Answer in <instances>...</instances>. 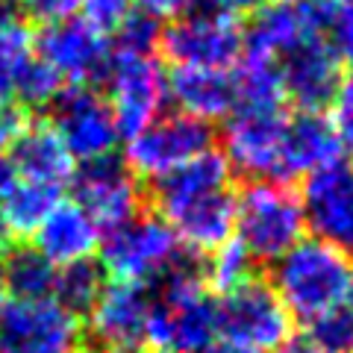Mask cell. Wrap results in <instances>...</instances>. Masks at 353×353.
Here are the masks:
<instances>
[{"label":"cell","mask_w":353,"mask_h":353,"mask_svg":"<svg viewBox=\"0 0 353 353\" xmlns=\"http://www.w3.org/2000/svg\"><path fill=\"white\" fill-rule=\"evenodd\" d=\"M6 292L18 301H39L53 294L57 265H50L32 245H9L0 256Z\"/></svg>","instance_id":"cell-24"},{"label":"cell","mask_w":353,"mask_h":353,"mask_svg":"<svg viewBox=\"0 0 353 353\" xmlns=\"http://www.w3.org/2000/svg\"><path fill=\"white\" fill-rule=\"evenodd\" d=\"M330 109H333L330 118H333V124L339 127L341 139H345L347 148H350L353 145V77L341 83L336 101H333V106H330Z\"/></svg>","instance_id":"cell-35"},{"label":"cell","mask_w":353,"mask_h":353,"mask_svg":"<svg viewBox=\"0 0 353 353\" xmlns=\"http://www.w3.org/2000/svg\"><path fill=\"white\" fill-rule=\"evenodd\" d=\"M221 341L268 353L292 339V315L265 277L250 274L215 301Z\"/></svg>","instance_id":"cell-4"},{"label":"cell","mask_w":353,"mask_h":353,"mask_svg":"<svg viewBox=\"0 0 353 353\" xmlns=\"http://www.w3.org/2000/svg\"><path fill=\"white\" fill-rule=\"evenodd\" d=\"M221 189H233V171H230L224 153L209 148L203 153H197L185 165H180V168L153 180L150 203L157 209V215H165L168 209L180 206L185 201H194V197L212 194Z\"/></svg>","instance_id":"cell-20"},{"label":"cell","mask_w":353,"mask_h":353,"mask_svg":"<svg viewBox=\"0 0 353 353\" xmlns=\"http://www.w3.org/2000/svg\"><path fill=\"white\" fill-rule=\"evenodd\" d=\"M80 12H83L80 18H85L92 27L112 36L132 12V0H83Z\"/></svg>","instance_id":"cell-32"},{"label":"cell","mask_w":353,"mask_h":353,"mask_svg":"<svg viewBox=\"0 0 353 353\" xmlns=\"http://www.w3.org/2000/svg\"><path fill=\"white\" fill-rule=\"evenodd\" d=\"M12 233H9V227H6V221H3V215H0V256H3V250L12 245Z\"/></svg>","instance_id":"cell-42"},{"label":"cell","mask_w":353,"mask_h":353,"mask_svg":"<svg viewBox=\"0 0 353 353\" xmlns=\"http://www.w3.org/2000/svg\"><path fill=\"white\" fill-rule=\"evenodd\" d=\"M141 180L115 153L103 159L80 162L71 176L74 203H80L94 224L109 230L141 212Z\"/></svg>","instance_id":"cell-13"},{"label":"cell","mask_w":353,"mask_h":353,"mask_svg":"<svg viewBox=\"0 0 353 353\" xmlns=\"http://www.w3.org/2000/svg\"><path fill=\"white\" fill-rule=\"evenodd\" d=\"M345 150L347 141L341 139L339 127L327 112H297L285 124V180L309 176L315 171L330 168V165L345 162Z\"/></svg>","instance_id":"cell-17"},{"label":"cell","mask_w":353,"mask_h":353,"mask_svg":"<svg viewBox=\"0 0 353 353\" xmlns=\"http://www.w3.org/2000/svg\"><path fill=\"white\" fill-rule=\"evenodd\" d=\"M3 297H6V285H3V268H0V306H3Z\"/></svg>","instance_id":"cell-44"},{"label":"cell","mask_w":353,"mask_h":353,"mask_svg":"<svg viewBox=\"0 0 353 353\" xmlns=\"http://www.w3.org/2000/svg\"><path fill=\"white\" fill-rule=\"evenodd\" d=\"M48 112V124L59 132L62 145L68 148L77 165L112 157L118 141L124 139L112 106L92 85H65Z\"/></svg>","instance_id":"cell-10"},{"label":"cell","mask_w":353,"mask_h":353,"mask_svg":"<svg viewBox=\"0 0 353 353\" xmlns=\"http://www.w3.org/2000/svg\"><path fill=\"white\" fill-rule=\"evenodd\" d=\"M36 57L57 71V77L68 85H88L103 80V71L112 59L109 36L92 27L85 18L74 15L48 24L36 36Z\"/></svg>","instance_id":"cell-11"},{"label":"cell","mask_w":353,"mask_h":353,"mask_svg":"<svg viewBox=\"0 0 353 353\" xmlns=\"http://www.w3.org/2000/svg\"><path fill=\"white\" fill-rule=\"evenodd\" d=\"M159 50L174 68L230 71L245 53V27L233 15L194 6L162 27Z\"/></svg>","instance_id":"cell-5"},{"label":"cell","mask_w":353,"mask_h":353,"mask_svg":"<svg viewBox=\"0 0 353 353\" xmlns=\"http://www.w3.org/2000/svg\"><path fill=\"white\" fill-rule=\"evenodd\" d=\"M285 3H294V0H285Z\"/></svg>","instance_id":"cell-46"},{"label":"cell","mask_w":353,"mask_h":353,"mask_svg":"<svg viewBox=\"0 0 353 353\" xmlns=\"http://www.w3.org/2000/svg\"><path fill=\"white\" fill-rule=\"evenodd\" d=\"M150 353H165V350H150Z\"/></svg>","instance_id":"cell-45"},{"label":"cell","mask_w":353,"mask_h":353,"mask_svg":"<svg viewBox=\"0 0 353 353\" xmlns=\"http://www.w3.org/2000/svg\"><path fill=\"white\" fill-rule=\"evenodd\" d=\"M194 6L197 0H132V9H139V12H145L157 21H174Z\"/></svg>","instance_id":"cell-36"},{"label":"cell","mask_w":353,"mask_h":353,"mask_svg":"<svg viewBox=\"0 0 353 353\" xmlns=\"http://www.w3.org/2000/svg\"><path fill=\"white\" fill-rule=\"evenodd\" d=\"M303 36H309V30L294 3H285V0L268 3L250 15V24L245 27V53L241 57L277 62Z\"/></svg>","instance_id":"cell-22"},{"label":"cell","mask_w":353,"mask_h":353,"mask_svg":"<svg viewBox=\"0 0 353 353\" xmlns=\"http://www.w3.org/2000/svg\"><path fill=\"white\" fill-rule=\"evenodd\" d=\"M83 321L53 297L3 301L0 306V353H80Z\"/></svg>","instance_id":"cell-9"},{"label":"cell","mask_w":353,"mask_h":353,"mask_svg":"<svg viewBox=\"0 0 353 353\" xmlns=\"http://www.w3.org/2000/svg\"><path fill=\"white\" fill-rule=\"evenodd\" d=\"M306 339L324 353H353V303H339L306 321Z\"/></svg>","instance_id":"cell-30"},{"label":"cell","mask_w":353,"mask_h":353,"mask_svg":"<svg viewBox=\"0 0 353 353\" xmlns=\"http://www.w3.org/2000/svg\"><path fill=\"white\" fill-rule=\"evenodd\" d=\"M62 88L65 83L57 77V71L48 68L39 57H32L27 62V68L18 74L9 97H15V106L21 112H48Z\"/></svg>","instance_id":"cell-28"},{"label":"cell","mask_w":353,"mask_h":353,"mask_svg":"<svg viewBox=\"0 0 353 353\" xmlns=\"http://www.w3.org/2000/svg\"><path fill=\"white\" fill-rule=\"evenodd\" d=\"M9 162L21 180H36L62 189L71 183L77 162L48 121H27L9 141Z\"/></svg>","instance_id":"cell-19"},{"label":"cell","mask_w":353,"mask_h":353,"mask_svg":"<svg viewBox=\"0 0 353 353\" xmlns=\"http://www.w3.org/2000/svg\"><path fill=\"white\" fill-rule=\"evenodd\" d=\"M201 265H203V283H206V289L209 292H218V294L230 292L233 285H239L241 280H248L250 274H253V262H250L245 248H241L236 239H230L227 245H221L212 253L201 256Z\"/></svg>","instance_id":"cell-29"},{"label":"cell","mask_w":353,"mask_h":353,"mask_svg":"<svg viewBox=\"0 0 353 353\" xmlns=\"http://www.w3.org/2000/svg\"><path fill=\"white\" fill-rule=\"evenodd\" d=\"M168 97L176 103V112L212 124L236 109L233 71L174 68L168 74Z\"/></svg>","instance_id":"cell-21"},{"label":"cell","mask_w":353,"mask_h":353,"mask_svg":"<svg viewBox=\"0 0 353 353\" xmlns=\"http://www.w3.org/2000/svg\"><path fill=\"white\" fill-rule=\"evenodd\" d=\"M153 294L148 285L127 280H106L94 309L88 312V327L97 345L118 350H139L148 345Z\"/></svg>","instance_id":"cell-15"},{"label":"cell","mask_w":353,"mask_h":353,"mask_svg":"<svg viewBox=\"0 0 353 353\" xmlns=\"http://www.w3.org/2000/svg\"><path fill=\"white\" fill-rule=\"evenodd\" d=\"M203 353H259V350H250V347L233 345V341H215V345H209Z\"/></svg>","instance_id":"cell-41"},{"label":"cell","mask_w":353,"mask_h":353,"mask_svg":"<svg viewBox=\"0 0 353 353\" xmlns=\"http://www.w3.org/2000/svg\"><path fill=\"white\" fill-rule=\"evenodd\" d=\"M174 230L183 248H189L197 256H206L215 248L227 245L236 230V192L221 189L212 194L194 197L180 206L159 215Z\"/></svg>","instance_id":"cell-16"},{"label":"cell","mask_w":353,"mask_h":353,"mask_svg":"<svg viewBox=\"0 0 353 353\" xmlns=\"http://www.w3.org/2000/svg\"><path fill=\"white\" fill-rule=\"evenodd\" d=\"M306 236V212L301 192L277 180H253L236 192V230L239 241L253 265L277 262Z\"/></svg>","instance_id":"cell-2"},{"label":"cell","mask_w":353,"mask_h":353,"mask_svg":"<svg viewBox=\"0 0 353 353\" xmlns=\"http://www.w3.org/2000/svg\"><path fill=\"white\" fill-rule=\"evenodd\" d=\"M101 262L106 277L150 285L180 259L183 245L157 212L132 215L101 233Z\"/></svg>","instance_id":"cell-3"},{"label":"cell","mask_w":353,"mask_h":353,"mask_svg":"<svg viewBox=\"0 0 353 353\" xmlns=\"http://www.w3.org/2000/svg\"><path fill=\"white\" fill-rule=\"evenodd\" d=\"M277 353H324V350H321V347H315L312 341L303 336V339H289Z\"/></svg>","instance_id":"cell-39"},{"label":"cell","mask_w":353,"mask_h":353,"mask_svg":"<svg viewBox=\"0 0 353 353\" xmlns=\"http://www.w3.org/2000/svg\"><path fill=\"white\" fill-rule=\"evenodd\" d=\"M280 83L285 101H292L301 112H324L333 106L345 77L333 44L324 36H303L277 59Z\"/></svg>","instance_id":"cell-12"},{"label":"cell","mask_w":353,"mask_h":353,"mask_svg":"<svg viewBox=\"0 0 353 353\" xmlns=\"http://www.w3.org/2000/svg\"><path fill=\"white\" fill-rule=\"evenodd\" d=\"M80 3L83 0H15L21 18L24 21H39L41 27L80 15Z\"/></svg>","instance_id":"cell-33"},{"label":"cell","mask_w":353,"mask_h":353,"mask_svg":"<svg viewBox=\"0 0 353 353\" xmlns=\"http://www.w3.org/2000/svg\"><path fill=\"white\" fill-rule=\"evenodd\" d=\"M212 127L185 112H162L127 139L124 162L139 180H159L212 148Z\"/></svg>","instance_id":"cell-8"},{"label":"cell","mask_w":353,"mask_h":353,"mask_svg":"<svg viewBox=\"0 0 353 353\" xmlns=\"http://www.w3.org/2000/svg\"><path fill=\"white\" fill-rule=\"evenodd\" d=\"M12 180H15L12 162H9V157H3V150H0V197L6 194V189L12 185Z\"/></svg>","instance_id":"cell-40"},{"label":"cell","mask_w":353,"mask_h":353,"mask_svg":"<svg viewBox=\"0 0 353 353\" xmlns=\"http://www.w3.org/2000/svg\"><path fill=\"white\" fill-rule=\"evenodd\" d=\"M271 289L292 318L312 321L339 303H350L353 259L324 239L303 236L277 262H271Z\"/></svg>","instance_id":"cell-1"},{"label":"cell","mask_w":353,"mask_h":353,"mask_svg":"<svg viewBox=\"0 0 353 353\" xmlns=\"http://www.w3.org/2000/svg\"><path fill=\"white\" fill-rule=\"evenodd\" d=\"M327 41L333 44L336 57L341 62V68H350L353 71V0H341L339 6V15L330 27V36Z\"/></svg>","instance_id":"cell-34"},{"label":"cell","mask_w":353,"mask_h":353,"mask_svg":"<svg viewBox=\"0 0 353 353\" xmlns=\"http://www.w3.org/2000/svg\"><path fill=\"white\" fill-rule=\"evenodd\" d=\"M162 27H165L162 21L139 12V9H132L124 24L112 32V36H115L112 50H118V53H136V57H153V50H159Z\"/></svg>","instance_id":"cell-31"},{"label":"cell","mask_w":353,"mask_h":353,"mask_svg":"<svg viewBox=\"0 0 353 353\" xmlns=\"http://www.w3.org/2000/svg\"><path fill=\"white\" fill-rule=\"evenodd\" d=\"M27 124V115L21 112L15 103H9L0 97V150L9 148V141L18 136V130Z\"/></svg>","instance_id":"cell-37"},{"label":"cell","mask_w":353,"mask_h":353,"mask_svg":"<svg viewBox=\"0 0 353 353\" xmlns=\"http://www.w3.org/2000/svg\"><path fill=\"white\" fill-rule=\"evenodd\" d=\"M236 109H283L285 94L277 62L241 57L233 71Z\"/></svg>","instance_id":"cell-26"},{"label":"cell","mask_w":353,"mask_h":353,"mask_svg":"<svg viewBox=\"0 0 353 353\" xmlns=\"http://www.w3.org/2000/svg\"><path fill=\"white\" fill-rule=\"evenodd\" d=\"M271 0H197V6H206V9H215V12H224V15H253L256 9L268 6Z\"/></svg>","instance_id":"cell-38"},{"label":"cell","mask_w":353,"mask_h":353,"mask_svg":"<svg viewBox=\"0 0 353 353\" xmlns=\"http://www.w3.org/2000/svg\"><path fill=\"white\" fill-rule=\"evenodd\" d=\"M289 115L283 109H233L224 124V159L233 174L253 180H285L283 141Z\"/></svg>","instance_id":"cell-6"},{"label":"cell","mask_w":353,"mask_h":353,"mask_svg":"<svg viewBox=\"0 0 353 353\" xmlns=\"http://www.w3.org/2000/svg\"><path fill=\"white\" fill-rule=\"evenodd\" d=\"M80 353H127V350H118V347H106V345H97V347H80Z\"/></svg>","instance_id":"cell-43"},{"label":"cell","mask_w":353,"mask_h":353,"mask_svg":"<svg viewBox=\"0 0 353 353\" xmlns=\"http://www.w3.org/2000/svg\"><path fill=\"white\" fill-rule=\"evenodd\" d=\"M103 230L94 224V218L85 212L80 203L59 201L48 212L32 233V248H36L50 265H71L80 259H92L94 250L101 248Z\"/></svg>","instance_id":"cell-18"},{"label":"cell","mask_w":353,"mask_h":353,"mask_svg":"<svg viewBox=\"0 0 353 353\" xmlns=\"http://www.w3.org/2000/svg\"><path fill=\"white\" fill-rule=\"evenodd\" d=\"M62 201V189L36 180H21L15 176L6 194L0 197V215L12 236H32L48 212Z\"/></svg>","instance_id":"cell-23"},{"label":"cell","mask_w":353,"mask_h":353,"mask_svg":"<svg viewBox=\"0 0 353 353\" xmlns=\"http://www.w3.org/2000/svg\"><path fill=\"white\" fill-rule=\"evenodd\" d=\"M36 57V32L21 15L0 18V97L9 101L18 74Z\"/></svg>","instance_id":"cell-27"},{"label":"cell","mask_w":353,"mask_h":353,"mask_svg":"<svg viewBox=\"0 0 353 353\" xmlns=\"http://www.w3.org/2000/svg\"><path fill=\"white\" fill-rule=\"evenodd\" d=\"M306 230L353 259V168L345 162L306 176L303 185Z\"/></svg>","instance_id":"cell-14"},{"label":"cell","mask_w":353,"mask_h":353,"mask_svg":"<svg viewBox=\"0 0 353 353\" xmlns=\"http://www.w3.org/2000/svg\"><path fill=\"white\" fill-rule=\"evenodd\" d=\"M103 285H106V271H103V265L92 256V259H80V262L57 268V280H53L50 297L83 321L94 309Z\"/></svg>","instance_id":"cell-25"},{"label":"cell","mask_w":353,"mask_h":353,"mask_svg":"<svg viewBox=\"0 0 353 353\" xmlns=\"http://www.w3.org/2000/svg\"><path fill=\"white\" fill-rule=\"evenodd\" d=\"M101 83H106L103 97L112 106V115L124 139L136 136L153 118H159L165 101H168V74L157 57L112 50V59H109Z\"/></svg>","instance_id":"cell-7"}]
</instances>
